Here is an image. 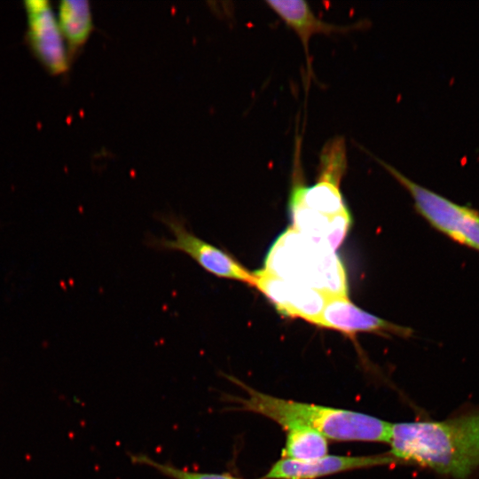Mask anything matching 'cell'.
<instances>
[{
	"mask_svg": "<svg viewBox=\"0 0 479 479\" xmlns=\"http://www.w3.org/2000/svg\"><path fill=\"white\" fill-rule=\"evenodd\" d=\"M388 444L399 464L466 479L479 469V411L440 421L391 423Z\"/></svg>",
	"mask_w": 479,
	"mask_h": 479,
	"instance_id": "obj_1",
	"label": "cell"
},
{
	"mask_svg": "<svg viewBox=\"0 0 479 479\" xmlns=\"http://www.w3.org/2000/svg\"><path fill=\"white\" fill-rule=\"evenodd\" d=\"M226 379L243 389L247 397L224 393L222 399L236 404L232 411L264 416L284 430L294 427L313 428L328 440L340 442H389L391 423L366 413L277 397L256 390L234 376Z\"/></svg>",
	"mask_w": 479,
	"mask_h": 479,
	"instance_id": "obj_2",
	"label": "cell"
},
{
	"mask_svg": "<svg viewBox=\"0 0 479 479\" xmlns=\"http://www.w3.org/2000/svg\"><path fill=\"white\" fill-rule=\"evenodd\" d=\"M263 269L283 280L316 289L328 297H348L347 274L335 251L306 238L292 227L271 245Z\"/></svg>",
	"mask_w": 479,
	"mask_h": 479,
	"instance_id": "obj_3",
	"label": "cell"
},
{
	"mask_svg": "<svg viewBox=\"0 0 479 479\" xmlns=\"http://www.w3.org/2000/svg\"><path fill=\"white\" fill-rule=\"evenodd\" d=\"M411 194L417 211L437 231L479 252V211L460 205L409 179L387 162L375 159Z\"/></svg>",
	"mask_w": 479,
	"mask_h": 479,
	"instance_id": "obj_4",
	"label": "cell"
},
{
	"mask_svg": "<svg viewBox=\"0 0 479 479\" xmlns=\"http://www.w3.org/2000/svg\"><path fill=\"white\" fill-rule=\"evenodd\" d=\"M27 38L35 58L51 75L68 69L69 52L57 16L47 0H26Z\"/></svg>",
	"mask_w": 479,
	"mask_h": 479,
	"instance_id": "obj_5",
	"label": "cell"
},
{
	"mask_svg": "<svg viewBox=\"0 0 479 479\" xmlns=\"http://www.w3.org/2000/svg\"><path fill=\"white\" fill-rule=\"evenodd\" d=\"M252 274L253 287L265 295L279 313L316 325L328 296L316 289L283 280L264 269Z\"/></svg>",
	"mask_w": 479,
	"mask_h": 479,
	"instance_id": "obj_6",
	"label": "cell"
},
{
	"mask_svg": "<svg viewBox=\"0 0 479 479\" xmlns=\"http://www.w3.org/2000/svg\"><path fill=\"white\" fill-rule=\"evenodd\" d=\"M399 464L389 452L347 456L326 454L311 460L280 458L258 479H317L346 471Z\"/></svg>",
	"mask_w": 479,
	"mask_h": 479,
	"instance_id": "obj_7",
	"label": "cell"
},
{
	"mask_svg": "<svg viewBox=\"0 0 479 479\" xmlns=\"http://www.w3.org/2000/svg\"><path fill=\"white\" fill-rule=\"evenodd\" d=\"M167 224L174 238L162 240L160 241L161 247L187 254L204 270L216 277L239 280L253 286L252 272L229 253L198 238L177 220H169Z\"/></svg>",
	"mask_w": 479,
	"mask_h": 479,
	"instance_id": "obj_8",
	"label": "cell"
},
{
	"mask_svg": "<svg viewBox=\"0 0 479 479\" xmlns=\"http://www.w3.org/2000/svg\"><path fill=\"white\" fill-rule=\"evenodd\" d=\"M266 4L300 39L306 54L308 78L312 75L309 43L314 35L346 34L369 27L368 20L345 26L326 22L318 18L308 3L302 0H271Z\"/></svg>",
	"mask_w": 479,
	"mask_h": 479,
	"instance_id": "obj_9",
	"label": "cell"
},
{
	"mask_svg": "<svg viewBox=\"0 0 479 479\" xmlns=\"http://www.w3.org/2000/svg\"><path fill=\"white\" fill-rule=\"evenodd\" d=\"M316 326L331 328L345 334L379 333L409 336L412 330L388 322L366 312L348 297H328Z\"/></svg>",
	"mask_w": 479,
	"mask_h": 479,
	"instance_id": "obj_10",
	"label": "cell"
},
{
	"mask_svg": "<svg viewBox=\"0 0 479 479\" xmlns=\"http://www.w3.org/2000/svg\"><path fill=\"white\" fill-rule=\"evenodd\" d=\"M292 228L306 238L335 251L346 238L350 224L349 211L326 216L299 202L288 200Z\"/></svg>",
	"mask_w": 479,
	"mask_h": 479,
	"instance_id": "obj_11",
	"label": "cell"
},
{
	"mask_svg": "<svg viewBox=\"0 0 479 479\" xmlns=\"http://www.w3.org/2000/svg\"><path fill=\"white\" fill-rule=\"evenodd\" d=\"M68 52L75 51L92 31V15L88 1L61 0L56 14Z\"/></svg>",
	"mask_w": 479,
	"mask_h": 479,
	"instance_id": "obj_12",
	"label": "cell"
},
{
	"mask_svg": "<svg viewBox=\"0 0 479 479\" xmlns=\"http://www.w3.org/2000/svg\"><path fill=\"white\" fill-rule=\"evenodd\" d=\"M281 451V458L311 460L328 454V439L320 432L305 427L289 428Z\"/></svg>",
	"mask_w": 479,
	"mask_h": 479,
	"instance_id": "obj_13",
	"label": "cell"
},
{
	"mask_svg": "<svg viewBox=\"0 0 479 479\" xmlns=\"http://www.w3.org/2000/svg\"><path fill=\"white\" fill-rule=\"evenodd\" d=\"M130 459L133 464L152 467L170 479H245L231 472L208 473L185 470L171 463H161L144 453L130 454Z\"/></svg>",
	"mask_w": 479,
	"mask_h": 479,
	"instance_id": "obj_14",
	"label": "cell"
}]
</instances>
